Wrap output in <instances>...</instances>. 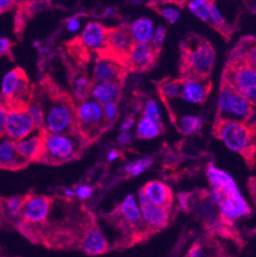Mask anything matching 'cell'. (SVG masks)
<instances>
[{
	"label": "cell",
	"mask_w": 256,
	"mask_h": 257,
	"mask_svg": "<svg viewBox=\"0 0 256 257\" xmlns=\"http://www.w3.org/2000/svg\"><path fill=\"white\" fill-rule=\"evenodd\" d=\"M215 62L213 46L205 39H189L183 45V69L187 78L205 79L209 76Z\"/></svg>",
	"instance_id": "obj_1"
},
{
	"label": "cell",
	"mask_w": 256,
	"mask_h": 257,
	"mask_svg": "<svg viewBox=\"0 0 256 257\" xmlns=\"http://www.w3.org/2000/svg\"><path fill=\"white\" fill-rule=\"evenodd\" d=\"M215 134L229 150L241 154H244L252 146L254 140L253 128L244 122L236 120H217Z\"/></svg>",
	"instance_id": "obj_2"
},
{
	"label": "cell",
	"mask_w": 256,
	"mask_h": 257,
	"mask_svg": "<svg viewBox=\"0 0 256 257\" xmlns=\"http://www.w3.org/2000/svg\"><path fill=\"white\" fill-rule=\"evenodd\" d=\"M80 143L72 135L43 134V155L41 161L62 163L74 159L79 154Z\"/></svg>",
	"instance_id": "obj_3"
},
{
	"label": "cell",
	"mask_w": 256,
	"mask_h": 257,
	"mask_svg": "<svg viewBox=\"0 0 256 257\" xmlns=\"http://www.w3.org/2000/svg\"><path fill=\"white\" fill-rule=\"evenodd\" d=\"M76 127L75 107L66 98H57L45 111L44 133L72 135Z\"/></svg>",
	"instance_id": "obj_4"
},
{
	"label": "cell",
	"mask_w": 256,
	"mask_h": 257,
	"mask_svg": "<svg viewBox=\"0 0 256 257\" xmlns=\"http://www.w3.org/2000/svg\"><path fill=\"white\" fill-rule=\"evenodd\" d=\"M253 105L228 84L222 82L218 96V115L220 119L236 120L246 123L253 116Z\"/></svg>",
	"instance_id": "obj_5"
},
{
	"label": "cell",
	"mask_w": 256,
	"mask_h": 257,
	"mask_svg": "<svg viewBox=\"0 0 256 257\" xmlns=\"http://www.w3.org/2000/svg\"><path fill=\"white\" fill-rule=\"evenodd\" d=\"M223 82L256 105V70L229 61L224 69Z\"/></svg>",
	"instance_id": "obj_6"
},
{
	"label": "cell",
	"mask_w": 256,
	"mask_h": 257,
	"mask_svg": "<svg viewBox=\"0 0 256 257\" xmlns=\"http://www.w3.org/2000/svg\"><path fill=\"white\" fill-rule=\"evenodd\" d=\"M38 130L26 108H11L7 114L5 137L19 142L35 134Z\"/></svg>",
	"instance_id": "obj_7"
},
{
	"label": "cell",
	"mask_w": 256,
	"mask_h": 257,
	"mask_svg": "<svg viewBox=\"0 0 256 257\" xmlns=\"http://www.w3.org/2000/svg\"><path fill=\"white\" fill-rule=\"evenodd\" d=\"M76 123L81 131L90 132L96 130L104 122L102 106L92 98H85L75 108Z\"/></svg>",
	"instance_id": "obj_8"
},
{
	"label": "cell",
	"mask_w": 256,
	"mask_h": 257,
	"mask_svg": "<svg viewBox=\"0 0 256 257\" xmlns=\"http://www.w3.org/2000/svg\"><path fill=\"white\" fill-rule=\"evenodd\" d=\"M206 173L208 181L213 188V199L216 204H219L227 197L240 194L235 181L226 172L220 170L214 165H209Z\"/></svg>",
	"instance_id": "obj_9"
},
{
	"label": "cell",
	"mask_w": 256,
	"mask_h": 257,
	"mask_svg": "<svg viewBox=\"0 0 256 257\" xmlns=\"http://www.w3.org/2000/svg\"><path fill=\"white\" fill-rule=\"evenodd\" d=\"M51 207V201L42 195H30L25 197L22 217L31 224H38L47 218Z\"/></svg>",
	"instance_id": "obj_10"
},
{
	"label": "cell",
	"mask_w": 256,
	"mask_h": 257,
	"mask_svg": "<svg viewBox=\"0 0 256 257\" xmlns=\"http://www.w3.org/2000/svg\"><path fill=\"white\" fill-rule=\"evenodd\" d=\"M139 200L142 217L148 224V227L154 230L164 228L168 223L169 209L159 207L157 205L150 202L142 191H140Z\"/></svg>",
	"instance_id": "obj_11"
},
{
	"label": "cell",
	"mask_w": 256,
	"mask_h": 257,
	"mask_svg": "<svg viewBox=\"0 0 256 257\" xmlns=\"http://www.w3.org/2000/svg\"><path fill=\"white\" fill-rule=\"evenodd\" d=\"M43 133L39 131L37 134H33L16 142V149L19 157L26 163L32 161H39L43 155Z\"/></svg>",
	"instance_id": "obj_12"
},
{
	"label": "cell",
	"mask_w": 256,
	"mask_h": 257,
	"mask_svg": "<svg viewBox=\"0 0 256 257\" xmlns=\"http://www.w3.org/2000/svg\"><path fill=\"white\" fill-rule=\"evenodd\" d=\"M134 44L131 29L126 26L108 30L107 48L111 49L114 54L128 57Z\"/></svg>",
	"instance_id": "obj_13"
},
{
	"label": "cell",
	"mask_w": 256,
	"mask_h": 257,
	"mask_svg": "<svg viewBox=\"0 0 256 257\" xmlns=\"http://www.w3.org/2000/svg\"><path fill=\"white\" fill-rule=\"evenodd\" d=\"M218 206L221 218L227 223L250 213V207L241 194L225 198Z\"/></svg>",
	"instance_id": "obj_14"
},
{
	"label": "cell",
	"mask_w": 256,
	"mask_h": 257,
	"mask_svg": "<svg viewBox=\"0 0 256 257\" xmlns=\"http://www.w3.org/2000/svg\"><path fill=\"white\" fill-rule=\"evenodd\" d=\"M80 38L83 45L89 49H106L108 30L100 23L89 22L84 27Z\"/></svg>",
	"instance_id": "obj_15"
},
{
	"label": "cell",
	"mask_w": 256,
	"mask_h": 257,
	"mask_svg": "<svg viewBox=\"0 0 256 257\" xmlns=\"http://www.w3.org/2000/svg\"><path fill=\"white\" fill-rule=\"evenodd\" d=\"M81 249L88 255H100L109 250V244L99 227L91 224L82 237Z\"/></svg>",
	"instance_id": "obj_16"
},
{
	"label": "cell",
	"mask_w": 256,
	"mask_h": 257,
	"mask_svg": "<svg viewBox=\"0 0 256 257\" xmlns=\"http://www.w3.org/2000/svg\"><path fill=\"white\" fill-rule=\"evenodd\" d=\"M123 75V70L115 61L108 58H100L94 64L92 80L98 82H119Z\"/></svg>",
	"instance_id": "obj_17"
},
{
	"label": "cell",
	"mask_w": 256,
	"mask_h": 257,
	"mask_svg": "<svg viewBox=\"0 0 256 257\" xmlns=\"http://www.w3.org/2000/svg\"><path fill=\"white\" fill-rule=\"evenodd\" d=\"M156 58V49L152 43H135L131 49L130 59L134 70L143 71L150 68Z\"/></svg>",
	"instance_id": "obj_18"
},
{
	"label": "cell",
	"mask_w": 256,
	"mask_h": 257,
	"mask_svg": "<svg viewBox=\"0 0 256 257\" xmlns=\"http://www.w3.org/2000/svg\"><path fill=\"white\" fill-rule=\"evenodd\" d=\"M147 199L159 207L170 210L172 204V194L169 187L159 181L149 182L142 190Z\"/></svg>",
	"instance_id": "obj_19"
},
{
	"label": "cell",
	"mask_w": 256,
	"mask_h": 257,
	"mask_svg": "<svg viewBox=\"0 0 256 257\" xmlns=\"http://www.w3.org/2000/svg\"><path fill=\"white\" fill-rule=\"evenodd\" d=\"M209 87L205 79L186 78L182 81L181 97L192 104H202L207 98Z\"/></svg>",
	"instance_id": "obj_20"
},
{
	"label": "cell",
	"mask_w": 256,
	"mask_h": 257,
	"mask_svg": "<svg viewBox=\"0 0 256 257\" xmlns=\"http://www.w3.org/2000/svg\"><path fill=\"white\" fill-rule=\"evenodd\" d=\"M229 61L256 70V38H243L232 51Z\"/></svg>",
	"instance_id": "obj_21"
},
{
	"label": "cell",
	"mask_w": 256,
	"mask_h": 257,
	"mask_svg": "<svg viewBox=\"0 0 256 257\" xmlns=\"http://www.w3.org/2000/svg\"><path fill=\"white\" fill-rule=\"evenodd\" d=\"M89 93L91 98L101 106L109 102H116L121 94V84L112 81L93 83L89 89Z\"/></svg>",
	"instance_id": "obj_22"
},
{
	"label": "cell",
	"mask_w": 256,
	"mask_h": 257,
	"mask_svg": "<svg viewBox=\"0 0 256 257\" xmlns=\"http://www.w3.org/2000/svg\"><path fill=\"white\" fill-rule=\"evenodd\" d=\"M120 213L123 217V220H122L123 227H126L127 229L132 230L133 227L140 229L139 226L143 225L142 213L139 209L138 203L134 195H128L123 200L120 206Z\"/></svg>",
	"instance_id": "obj_23"
},
{
	"label": "cell",
	"mask_w": 256,
	"mask_h": 257,
	"mask_svg": "<svg viewBox=\"0 0 256 257\" xmlns=\"http://www.w3.org/2000/svg\"><path fill=\"white\" fill-rule=\"evenodd\" d=\"M24 164L25 162L18 155L16 142L8 138L0 139V167L17 169Z\"/></svg>",
	"instance_id": "obj_24"
},
{
	"label": "cell",
	"mask_w": 256,
	"mask_h": 257,
	"mask_svg": "<svg viewBox=\"0 0 256 257\" xmlns=\"http://www.w3.org/2000/svg\"><path fill=\"white\" fill-rule=\"evenodd\" d=\"M25 75L20 69H13L7 72L2 81V95L7 100L16 99L19 86Z\"/></svg>",
	"instance_id": "obj_25"
},
{
	"label": "cell",
	"mask_w": 256,
	"mask_h": 257,
	"mask_svg": "<svg viewBox=\"0 0 256 257\" xmlns=\"http://www.w3.org/2000/svg\"><path fill=\"white\" fill-rule=\"evenodd\" d=\"M131 34L135 43H151L154 36V27L151 20L142 18L131 26Z\"/></svg>",
	"instance_id": "obj_26"
},
{
	"label": "cell",
	"mask_w": 256,
	"mask_h": 257,
	"mask_svg": "<svg viewBox=\"0 0 256 257\" xmlns=\"http://www.w3.org/2000/svg\"><path fill=\"white\" fill-rule=\"evenodd\" d=\"M161 130L162 128H160L158 125L144 117L138 125L137 136L142 140H151L158 137L161 134Z\"/></svg>",
	"instance_id": "obj_27"
},
{
	"label": "cell",
	"mask_w": 256,
	"mask_h": 257,
	"mask_svg": "<svg viewBox=\"0 0 256 257\" xmlns=\"http://www.w3.org/2000/svg\"><path fill=\"white\" fill-rule=\"evenodd\" d=\"M24 197L14 196L4 200L5 213L12 219H16L22 216L23 206H24Z\"/></svg>",
	"instance_id": "obj_28"
},
{
	"label": "cell",
	"mask_w": 256,
	"mask_h": 257,
	"mask_svg": "<svg viewBox=\"0 0 256 257\" xmlns=\"http://www.w3.org/2000/svg\"><path fill=\"white\" fill-rule=\"evenodd\" d=\"M210 4L211 2H205V0H194V2L189 3L188 8L195 17L204 22L210 23Z\"/></svg>",
	"instance_id": "obj_29"
},
{
	"label": "cell",
	"mask_w": 256,
	"mask_h": 257,
	"mask_svg": "<svg viewBox=\"0 0 256 257\" xmlns=\"http://www.w3.org/2000/svg\"><path fill=\"white\" fill-rule=\"evenodd\" d=\"M26 111L28 112L37 130L41 131V128L43 130L45 122V111L43 110L41 104H39L37 101H33L26 107Z\"/></svg>",
	"instance_id": "obj_30"
},
{
	"label": "cell",
	"mask_w": 256,
	"mask_h": 257,
	"mask_svg": "<svg viewBox=\"0 0 256 257\" xmlns=\"http://www.w3.org/2000/svg\"><path fill=\"white\" fill-rule=\"evenodd\" d=\"M203 121L198 116H184L179 120L181 131L186 135H192L201 130Z\"/></svg>",
	"instance_id": "obj_31"
},
{
	"label": "cell",
	"mask_w": 256,
	"mask_h": 257,
	"mask_svg": "<svg viewBox=\"0 0 256 257\" xmlns=\"http://www.w3.org/2000/svg\"><path fill=\"white\" fill-rule=\"evenodd\" d=\"M145 118L150 120L151 122L155 123L160 128H162V120L160 116V111L158 108L157 102L154 99H150L147 101L145 106Z\"/></svg>",
	"instance_id": "obj_32"
},
{
	"label": "cell",
	"mask_w": 256,
	"mask_h": 257,
	"mask_svg": "<svg viewBox=\"0 0 256 257\" xmlns=\"http://www.w3.org/2000/svg\"><path fill=\"white\" fill-rule=\"evenodd\" d=\"M152 164V159L151 158H143L134 162H131L126 164L125 166V171L131 174V175H139L143 173L150 165Z\"/></svg>",
	"instance_id": "obj_33"
},
{
	"label": "cell",
	"mask_w": 256,
	"mask_h": 257,
	"mask_svg": "<svg viewBox=\"0 0 256 257\" xmlns=\"http://www.w3.org/2000/svg\"><path fill=\"white\" fill-rule=\"evenodd\" d=\"M161 91L163 95L169 98H175V97H181L182 94V81L181 80H175L171 82H167L163 84L161 87Z\"/></svg>",
	"instance_id": "obj_34"
},
{
	"label": "cell",
	"mask_w": 256,
	"mask_h": 257,
	"mask_svg": "<svg viewBox=\"0 0 256 257\" xmlns=\"http://www.w3.org/2000/svg\"><path fill=\"white\" fill-rule=\"evenodd\" d=\"M209 15H210V23H212V25L214 26L216 29L223 30L226 27V22H225L224 18L221 16L217 7L212 2L210 4Z\"/></svg>",
	"instance_id": "obj_35"
},
{
	"label": "cell",
	"mask_w": 256,
	"mask_h": 257,
	"mask_svg": "<svg viewBox=\"0 0 256 257\" xmlns=\"http://www.w3.org/2000/svg\"><path fill=\"white\" fill-rule=\"evenodd\" d=\"M102 112H104V118L107 122H113L118 115L117 102H109V104L102 105Z\"/></svg>",
	"instance_id": "obj_36"
},
{
	"label": "cell",
	"mask_w": 256,
	"mask_h": 257,
	"mask_svg": "<svg viewBox=\"0 0 256 257\" xmlns=\"http://www.w3.org/2000/svg\"><path fill=\"white\" fill-rule=\"evenodd\" d=\"M73 189H74L76 197L80 200H83V201L89 199L93 193V190L90 186L83 185V184L76 185V186H74Z\"/></svg>",
	"instance_id": "obj_37"
},
{
	"label": "cell",
	"mask_w": 256,
	"mask_h": 257,
	"mask_svg": "<svg viewBox=\"0 0 256 257\" xmlns=\"http://www.w3.org/2000/svg\"><path fill=\"white\" fill-rule=\"evenodd\" d=\"M166 36V28L162 27V26H159L157 27V29L154 31V36L152 39V45L155 49H159L162 45V43L164 42Z\"/></svg>",
	"instance_id": "obj_38"
},
{
	"label": "cell",
	"mask_w": 256,
	"mask_h": 257,
	"mask_svg": "<svg viewBox=\"0 0 256 257\" xmlns=\"http://www.w3.org/2000/svg\"><path fill=\"white\" fill-rule=\"evenodd\" d=\"M160 14L170 24H175L179 19V17H181V13H179L178 10L174 8H169V7L163 8L160 11Z\"/></svg>",
	"instance_id": "obj_39"
},
{
	"label": "cell",
	"mask_w": 256,
	"mask_h": 257,
	"mask_svg": "<svg viewBox=\"0 0 256 257\" xmlns=\"http://www.w3.org/2000/svg\"><path fill=\"white\" fill-rule=\"evenodd\" d=\"M89 88V80L85 76H77L74 79V89L75 92H82L86 94V91Z\"/></svg>",
	"instance_id": "obj_40"
},
{
	"label": "cell",
	"mask_w": 256,
	"mask_h": 257,
	"mask_svg": "<svg viewBox=\"0 0 256 257\" xmlns=\"http://www.w3.org/2000/svg\"><path fill=\"white\" fill-rule=\"evenodd\" d=\"M9 108L5 102L0 101V139L5 138V126H6V120H7V114H8Z\"/></svg>",
	"instance_id": "obj_41"
},
{
	"label": "cell",
	"mask_w": 256,
	"mask_h": 257,
	"mask_svg": "<svg viewBox=\"0 0 256 257\" xmlns=\"http://www.w3.org/2000/svg\"><path fill=\"white\" fill-rule=\"evenodd\" d=\"M80 27H81V23H80L79 19L73 17L66 21V28L71 33L78 32L80 30Z\"/></svg>",
	"instance_id": "obj_42"
},
{
	"label": "cell",
	"mask_w": 256,
	"mask_h": 257,
	"mask_svg": "<svg viewBox=\"0 0 256 257\" xmlns=\"http://www.w3.org/2000/svg\"><path fill=\"white\" fill-rule=\"evenodd\" d=\"M12 42L9 38L0 36V56H5L10 53Z\"/></svg>",
	"instance_id": "obj_43"
},
{
	"label": "cell",
	"mask_w": 256,
	"mask_h": 257,
	"mask_svg": "<svg viewBox=\"0 0 256 257\" xmlns=\"http://www.w3.org/2000/svg\"><path fill=\"white\" fill-rule=\"evenodd\" d=\"M203 247L199 242H196L192 245L188 257H203Z\"/></svg>",
	"instance_id": "obj_44"
},
{
	"label": "cell",
	"mask_w": 256,
	"mask_h": 257,
	"mask_svg": "<svg viewBox=\"0 0 256 257\" xmlns=\"http://www.w3.org/2000/svg\"><path fill=\"white\" fill-rule=\"evenodd\" d=\"M134 124H135V120L132 119V118L126 119L125 121H123L122 124L120 125L121 133H127L134 126Z\"/></svg>",
	"instance_id": "obj_45"
},
{
	"label": "cell",
	"mask_w": 256,
	"mask_h": 257,
	"mask_svg": "<svg viewBox=\"0 0 256 257\" xmlns=\"http://www.w3.org/2000/svg\"><path fill=\"white\" fill-rule=\"evenodd\" d=\"M15 5L13 0H0V14L10 10Z\"/></svg>",
	"instance_id": "obj_46"
},
{
	"label": "cell",
	"mask_w": 256,
	"mask_h": 257,
	"mask_svg": "<svg viewBox=\"0 0 256 257\" xmlns=\"http://www.w3.org/2000/svg\"><path fill=\"white\" fill-rule=\"evenodd\" d=\"M132 141V136L130 134L127 133H121L119 136H118V139H117V142L120 144V145H126Z\"/></svg>",
	"instance_id": "obj_47"
},
{
	"label": "cell",
	"mask_w": 256,
	"mask_h": 257,
	"mask_svg": "<svg viewBox=\"0 0 256 257\" xmlns=\"http://www.w3.org/2000/svg\"><path fill=\"white\" fill-rule=\"evenodd\" d=\"M119 155H120V154H119V152H118L117 150H112V151L109 152L107 159H108L109 162H112V161L118 159V158H119Z\"/></svg>",
	"instance_id": "obj_48"
},
{
	"label": "cell",
	"mask_w": 256,
	"mask_h": 257,
	"mask_svg": "<svg viewBox=\"0 0 256 257\" xmlns=\"http://www.w3.org/2000/svg\"><path fill=\"white\" fill-rule=\"evenodd\" d=\"M63 195L66 198H68V199H72V198L76 197L73 188H65V189H63Z\"/></svg>",
	"instance_id": "obj_49"
},
{
	"label": "cell",
	"mask_w": 256,
	"mask_h": 257,
	"mask_svg": "<svg viewBox=\"0 0 256 257\" xmlns=\"http://www.w3.org/2000/svg\"><path fill=\"white\" fill-rule=\"evenodd\" d=\"M116 14V10L113 8V7H107L105 10H104V15L105 17H113L115 16Z\"/></svg>",
	"instance_id": "obj_50"
},
{
	"label": "cell",
	"mask_w": 256,
	"mask_h": 257,
	"mask_svg": "<svg viewBox=\"0 0 256 257\" xmlns=\"http://www.w3.org/2000/svg\"><path fill=\"white\" fill-rule=\"evenodd\" d=\"M250 192H251V196H252L253 202L256 205V181H253V184L250 187Z\"/></svg>",
	"instance_id": "obj_51"
},
{
	"label": "cell",
	"mask_w": 256,
	"mask_h": 257,
	"mask_svg": "<svg viewBox=\"0 0 256 257\" xmlns=\"http://www.w3.org/2000/svg\"><path fill=\"white\" fill-rule=\"evenodd\" d=\"M5 205H4V200L0 199V219H3L5 217Z\"/></svg>",
	"instance_id": "obj_52"
},
{
	"label": "cell",
	"mask_w": 256,
	"mask_h": 257,
	"mask_svg": "<svg viewBox=\"0 0 256 257\" xmlns=\"http://www.w3.org/2000/svg\"><path fill=\"white\" fill-rule=\"evenodd\" d=\"M48 51H49V47H47V46H41L39 48V53L42 55H46Z\"/></svg>",
	"instance_id": "obj_53"
},
{
	"label": "cell",
	"mask_w": 256,
	"mask_h": 257,
	"mask_svg": "<svg viewBox=\"0 0 256 257\" xmlns=\"http://www.w3.org/2000/svg\"><path fill=\"white\" fill-rule=\"evenodd\" d=\"M211 257H232V256H229V255L225 254L224 252H218L217 254H215V255H213V256H211Z\"/></svg>",
	"instance_id": "obj_54"
},
{
	"label": "cell",
	"mask_w": 256,
	"mask_h": 257,
	"mask_svg": "<svg viewBox=\"0 0 256 257\" xmlns=\"http://www.w3.org/2000/svg\"><path fill=\"white\" fill-rule=\"evenodd\" d=\"M42 46V43H41V41H39V40H35L34 42H33V47H35V48H40Z\"/></svg>",
	"instance_id": "obj_55"
}]
</instances>
